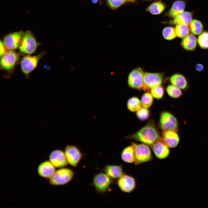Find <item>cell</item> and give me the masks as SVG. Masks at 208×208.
I'll list each match as a JSON object with an SVG mask.
<instances>
[{
  "label": "cell",
  "mask_w": 208,
  "mask_h": 208,
  "mask_svg": "<svg viewBox=\"0 0 208 208\" xmlns=\"http://www.w3.org/2000/svg\"><path fill=\"white\" fill-rule=\"evenodd\" d=\"M162 34L164 38L166 40H171L177 36L175 28L168 27L164 29Z\"/></svg>",
  "instance_id": "f546056e"
},
{
  "label": "cell",
  "mask_w": 208,
  "mask_h": 208,
  "mask_svg": "<svg viewBox=\"0 0 208 208\" xmlns=\"http://www.w3.org/2000/svg\"><path fill=\"white\" fill-rule=\"evenodd\" d=\"M39 45L32 33L27 30L24 33L19 49L22 53L30 54L35 52Z\"/></svg>",
  "instance_id": "277c9868"
},
{
  "label": "cell",
  "mask_w": 208,
  "mask_h": 208,
  "mask_svg": "<svg viewBox=\"0 0 208 208\" xmlns=\"http://www.w3.org/2000/svg\"><path fill=\"white\" fill-rule=\"evenodd\" d=\"M103 171L113 179H118L124 174L120 165H107L104 167Z\"/></svg>",
  "instance_id": "ac0fdd59"
},
{
  "label": "cell",
  "mask_w": 208,
  "mask_h": 208,
  "mask_svg": "<svg viewBox=\"0 0 208 208\" xmlns=\"http://www.w3.org/2000/svg\"><path fill=\"white\" fill-rule=\"evenodd\" d=\"M0 55L1 57L6 52L5 51V47L3 44V42L1 40L0 43Z\"/></svg>",
  "instance_id": "e575fe53"
},
{
  "label": "cell",
  "mask_w": 208,
  "mask_h": 208,
  "mask_svg": "<svg viewBox=\"0 0 208 208\" xmlns=\"http://www.w3.org/2000/svg\"><path fill=\"white\" fill-rule=\"evenodd\" d=\"M197 42L200 47L202 49H208V32L201 33L198 36Z\"/></svg>",
  "instance_id": "f1b7e54d"
},
{
  "label": "cell",
  "mask_w": 208,
  "mask_h": 208,
  "mask_svg": "<svg viewBox=\"0 0 208 208\" xmlns=\"http://www.w3.org/2000/svg\"><path fill=\"white\" fill-rule=\"evenodd\" d=\"M64 152L68 163L73 167H77L83 156L79 148L74 145H68L65 148Z\"/></svg>",
  "instance_id": "9c48e42d"
},
{
  "label": "cell",
  "mask_w": 208,
  "mask_h": 208,
  "mask_svg": "<svg viewBox=\"0 0 208 208\" xmlns=\"http://www.w3.org/2000/svg\"><path fill=\"white\" fill-rule=\"evenodd\" d=\"M25 32L22 31L10 33L5 36L3 43L9 51H13L20 46Z\"/></svg>",
  "instance_id": "ba28073f"
},
{
  "label": "cell",
  "mask_w": 208,
  "mask_h": 208,
  "mask_svg": "<svg viewBox=\"0 0 208 208\" xmlns=\"http://www.w3.org/2000/svg\"><path fill=\"white\" fill-rule=\"evenodd\" d=\"M99 2L100 3H101L102 2V0H99Z\"/></svg>",
  "instance_id": "f35d334b"
},
{
  "label": "cell",
  "mask_w": 208,
  "mask_h": 208,
  "mask_svg": "<svg viewBox=\"0 0 208 208\" xmlns=\"http://www.w3.org/2000/svg\"><path fill=\"white\" fill-rule=\"evenodd\" d=\"M195 68L197 71L200 72L203 70L204 66L202 64H198L196 65Z\"/></svg>",
  "instance_id": "d590c367"
},
{
  "label": "cell",
  "mask_w": 208,
  "mask_h": 208,
  "mask_svg": "<svg viewBox=\"0 0 208 208\" xmlns=\"http://www.w3.org/2000/svg\"><path fill=\"white\" fill-rule=\"evenodd\" d=\"M74 175L73 171L68 168H61L55 170L49 178V182L54 185H60L66 184L70 181Z\"/></svg>",
  "instance_id": "7a4b0ae2"
},
{
  "label": "cell",
  "mask_w": 208,
  "mask_h": 208,
  "mask_svg": "<svg viewBox=\"0 0 208 208\" xmlns=\"http://www.w3.org/2000/svg\"><path fill=\"white\" fill-rule=\"evenodd\" d=\"M144 1H151V0H143Z\"/></svg>",
  "instance_id": "ab89813d"
},
{
  "label": "cell",
  "mask_w": 208,
  "mask_h": 208,
  "mask_svg": "<svg viewBox=\"0 0 208 208\" xmlns=\"http://www.w3.org/2000/svg\"><path fill=\"white\" fill-rule=\"evenodd\" d=\"M185 6L184 2L177 0L173 4L172 7L165 14L171 18H174L184 12Z\"/></svg>",
  "instance_id": "ffe728a7"
},
{
  "label": "cell",
  "mask_w": 208,
  "mask_h": 208,
  "mask_svg": "<svg viewBox=\"0 0 208 208\" xmlns=\"http://www.w3.org/2000/svg\"><path fill=\"white\" fill-rule=\"evenodd\" d=\"M192 15L191 12L184 11L170 21V23L174 25L181 24L188 26L192 21Z\"/></svg>",
  "instance_id": "44dd1931"
},
{
  "label": "cell",
  "mask_w": 208,
  "mask_h": 208,
  "mask_svg": "<svg viewBox=\"0 0 208 208\" xmlns=\"http://www.w3.org/2000/svg\"><path fill=\"white\" fill-rule=\"evenodd\" d=\"M113 179L104 172L99 173L94 176L92 185L98 193L103 194L108 191Z\"/></svg>",
  "instance_id": "3957f363"
},
{
  "label": "cell",
  "mask_w": 208,
  "mask_h": 208,
  "mask_svg": "<svg viewBox=\"0 0 208 208\" xmlns=\"http://www.w3.org/2000/svg\"><path fill=\"white\" fill-rule=\"evenodd\" d=\"M135 160L134 163L137 165L151 161L152 159L151 151L147 144L135 143Z\"/></svg>",
  "instance_id": "8992f818"
},
{
  "label": "cell",
  "mask_w": 208,
  "mask_h": 208,
  "mask_svg": "<svg viewBox=\"0 0 208 208\" xmlns=\"http://www.w3.org/2000/svg\"><path fill=\"white\" fill-rule=\"evenodd\" d=\"M166 5L159 1L155 2L149 6L146 9V11L154 15L161 14L164 10Z\"/></svg>",
  "instance_id": "cb8c5ba5"
},
{
  "label": "cell",
  "mask_w": 208,
  "mask_h": 208,
  "mask_svg": "<svg viewBox=\"0 0 208 208\" xmlns=\"http://www.w3.org/2000/svg\"><path fill=\"white\" fill-rule=\"evenodd\" d=\"M166 91L169 96L173 98H179L182 95L181 89L172 85L167 86Z\"/></svg>",
  "instance_id": "83f0119b"
},
{
  "label": "cell",
  "mask_w": 208,
  "mask_h": 208,
  "mask_svg": "<svg viewBox=\"0 0 208 208\" xmlns=\"http://www.w3.org/2000/svg\"><path fill=\"white\" fill-rule=\"evenodd\" d=\"M163 79L162 75L159 73H145L143 76V83L148 88L151 89L161 86Z\"/></svg>",
  "instance_id": "5bb4252c"
},
{
  "label": "cell",
  "mask_w": 208,
  "mask_h": 208,
  "mask_svg": "<svg viewBox=\"0 0 208 208\" xmlns=\"http://www.w3.org/2000/svg\"><path fill=\"white\" fill-rule=\"evenodd\" d=\"M144 74L143 71L139 68H137L132 70L128 77L129 86L134 89L148 91L149 88L144 85L143 83Z\"/></svg>",
  "instance_id": "52a82bcc"
},
{
  "label": "cell",
  "mask_w": 208,
  "mask_h": 208,
  "mask_svg": "<svg viewBox=\"0 0 208 208\" xmlns=\"http://www.w3.org/2000/svg\"><path fill=\"white\" fill-rule=\"evenodd\" d=\"M127 138L152 146L160 139V137L154 122L150 121L138 131L128 136Z\"/></svg>",
  "instance_id": "6da1fadb"
},
{
  "label": "cell",
  "mask_w": 208,
  "mask_h": 208,
  "mask_svg": "<svg viewBox=\"0 0 208 208\" xmlns=\"http://www.w3.org/2000/svg\"><path fill=\"white\" fill-rule=\"evenodd\" d=\"M98 1H99V0H92V3H97Z\"/></svg>",
  "instance_id": "8d00e7d4"
},
{
  "label": "cell",
  "mask_w": 208,
  "mask_h": 208,
  "mask_svg": "<svg viewBox=\"0 0 208 208\" xmlns=\"http://www.w3.org/2000/svg\"><path fill=\"white\" fill-rule=\"evenodd\" d=\"M55 168L49 160L46 161L39 165L38 173L41 177L49 179L55 171Z\"/></svg>",
  "instance_id": "e0dca14e"
},
{
  "label": "cell",
  "mask_w": 208,
  "mask_h": 208,
  "mask_svg": "<svg viewBox=\"0 0 208 208\" xmlns=\"http://www.w3.org/2000/svg\"><path fill=\"white\" fill-rule=\"evenodd\" d=\"M134 146L135 143H133L122 150L121 156L124 162L128 163H134L135 160Z\"/></svg>",
  "instance_id": "d6986e66"
},
{
  "label": "cell",
  "mask_w": 208,
  "mask_h": 208,
  "mask_svg": "<svg viewBox=\"0 0 208 208\" xmlns=\"http://www.w3.org/2000/svg\"><path fill=\"white\" fill-rule=\"evenodd\" d=\"M44 54L41 53L36 56H25L21 62V68L22 71L25 75H28L36 67L37 63Z\"/></svg>",
  "instance_id": "8fae6325"
},
{
  "label": "cell",
  "mask_w": 208,
  "mask_h": 208,
  "mask_svg": "<svg viewBox=\"0 0 208 208\" xmlns=\"http://www.w3.org/2000/svg\"><path fill=\"white\" fill-rule=\"evenodd\" d=\"M150 112L149 110L144 107H141L137 111L136 115L137 118L141 121H144L147 120L149 117Z\"/></svg>",
  "instance_id": "1f68e13d"
},
{
  "label": "cell",
  "mask_w": 208,
  "mask_h": 208,
  "mask_svg": "<svg viewBox=\"0 0 208 208\" xmlns=\"http://www.w3.org/2000/svg\"><path fill=\"white\" fill-rule=\"evenodd\" d=\"M203 28L202 23L197 20H192L190 24V30L194 35L200 34L202 32Z\"/></svg>",
  "instance_id": "484cf974"
},
{
  "label": "cell",
  "mask_w": 208,
  "mask_h": 208,
  "mask_svg": "<svg viewBox=\"0 0 208 208\" xmlns=\"http://www.w3.org/2000/svg\"><path fill=\"white\" fill-rule=\"evenodd\" d=\"M151 91L153 96L157 99H161L164 94V88L161 86L151 88Z\"/></svg>",
  "instance_id": "836d02e7"
},
{
  "label": "cell",
  "mask_w": 208,
  "mask_h": 208,
  "mask_svg": "<svg viewBox=\"0 0 208 208\" xmlns=\"http://www.w3.org/2000/svg\"><path fill=\"white\" fill-rule=\"evenodd\" d=\"M168 147L161 139L152 145L153 150L156 157L160 159H165L168 156L170 153Z\"/></svg>",
  "instance_id": "9a60e30c"
},
{
  "label": "cell",
  "mask_w": 208,
  "mask_h": 208,
  "mask_svg": "<svg viewBox=\"0 0 208 208\" xmlns=\"http://www.w3.org/2000/svg\"><path fill=\"white\" fill-rule=\"evenodd\" d=\"M197 40L192 34H190L182 40L181 44L182 47L188 51H194L197 46Z\"/></svg>",
  "instance_id": "7402d4cb"
},
{
  "label": "cell",
  "mask_w": 208,
  "mask_h": 208,
  "mask_svg": "<svg viewBox=\"0 0 208 208\" xmlns=\"http://www.w3.org/2000/svg\"><path fill=\"white\" fill-rule=\"evenodd\" d=\"M117 183L120 190L127 193L132 192L136 186L135 178L131 176L124 174L118 179Z\"/></svg>",
  "instance_id": "7c38bea8"
},
{
  "label": "cell",
  "mask_w": 208,
  "mask_h": 208,
  "mask_svg": "<svg viewBox=\"0 0 208 208\" xmlns=\"http://www.w3.org/2000/svg\"><path fill=\"white\" fill-rule=\"evenodd\" d=\"M19 58V54L13 51L6 52L1 57V67L8 71L13 70Z\"/></svg>",
  "instance_id": "30bf717a"
},
{
  "label": "cell",
  "mask_w": 208,
  "mask_h": 208,
  "mask_svg": "<svg viewBox=\"0 0 208 208\" xmlns=\"http://www.w3.org/2000/svg\"><path fill=\"white\" fill-rule=\"evenodd\" d=\"M162 140L169 147L174 148L178 144L179 138L177 132L168 131H163Z\"/></svg>",
  "instance_id": "2e32d148"
},
{
  "label": "cell",
  "mask_w": 208,
  "mask_h": 208,
  "mask_svg": "<svg viewBox=\"0 0 208 208\" xmlns=\"http://www.w3.org/2000/svg\"><path fill=\"white\" fill-rule=\"evenodd\" d=\"M127 0H105L107 5L111 9L116 10L125 3Z\"/></svg>",
  "instance_id": "d6a6232c"
},
{
  "label": "cell",
  "mask_w": 208,
  "mask_h": 208,
  "mask_svg": "<svg viewBox=\"0 0 208 208\" xmlns=\"http://www.w3.org/2000/svg\"><path fill=\"white\" fill-rule=\"evenodd\" d=\"M175 29L177 36L179 38H183L189 34V29L186 25L178 24Z\"/></svg>",
  "instance_id": "4316f807"
},
{
  "label": "cell",
  "mask_w": 208,
  "mask_h": 208,
  "mask_svg": "<svg viewBox=\"0 0 208 208\" xmlns=\"http://www.w3.org/2000/svg\"><path fill=\"white\" fill-rule=\"evenodd\" d=\"M170 81L172 85L181 89L184 90L188 86L186 78L180 74H176L172 75L170 78Z\"/></svg>",
  "instance_id": "603a6c76"
},
{
  "label": "cell",
  "mask_w": 208,
  "mask_h": 208,
  "mask_svg": "<svg viewBox=\"0 0 208 208\" xmlns=\"http://www.w3.org/2000/svg\"><path fill=\"white\" fill-rule=\"evenodd\" d=\"M141 101L143 107L148 108L152 104L153 101V96L148 92L145 93L142 96Z\"/></svg>",
  "instance_id": "4dcf8cb0"
},
{
  "label": "cell",
  "mask_w": 208,
  "mask_h": 208,
  "mask_svg": "<svg viewBox=\"0 0 208 208\" xmlns=\"http://www.w3.org/2000/svg\"><path fill=\"white\" fill-rule=\"evenodd\" d=\"M127 1H129L133 2L135 0H127Z\"/></svg>",
  "instance_id": "74e56055"
},
{
  "label": "cell",
  "mask_w": 208,
  "mask_h": 208,
  "mask_svg": "<svg viewBox=\"0 0 208 208\" xmlns=\"http://www.w3.org/2000/svg\"><path fill=\"white\" fill-rule=\"evenodd\" d=\"M49 161L57 168H61L66 166L68 163L64 152L61 150L53 151L49 155Z\"/></svg>",
  "instance_id": "4fadbf2b"
},
{
  "label": "cell",
  "mask_w": 208,
  "mask_h": 208,
  "mask_svg": "<svg viewBox=\"0 0 208 208\" xmlns=\"http://www.w3.org/2000/svg\"><path fill=\"white\" fill-rule=\"evenodd\" d=\"M159 126L163 131H178V123L176 118L172 114L167 111H164L160 114Z\"/></svg>",
  "instance_id": "5b68a950"
},
{
  "label": "cell",
  "mask_w": 208,
  "mask_h": 208,
  "mask_svg": "<svg viewBox=\"0 0 208 208\" xmlns=\"http://www.w3.org/2000/svg\"><path fill=\"white\" fill-rule=\"evenodd\" d=\"M141 101L137 97H132L127 101V109L131 112H137L141 108Z\"/></svg>",
  "instance_id": "d4e9b609"
}]
</instances>
